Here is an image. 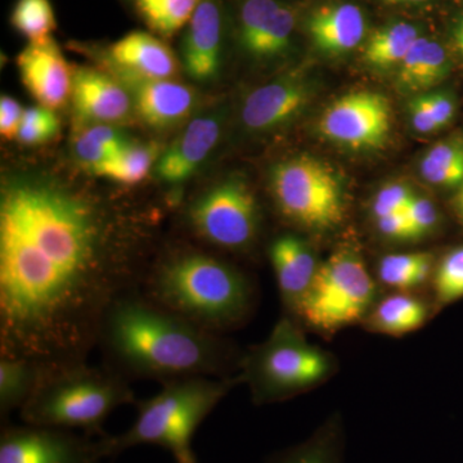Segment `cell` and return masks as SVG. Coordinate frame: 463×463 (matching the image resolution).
<instances>
[{
	"label": "cell",
	"instance_id": "26",
	"mask_svg": "<svg viewBox=\"0 0 463 463\" xmlns=\"http://www.w3.org/2000/svg\"><path fill=\"white\" fill-rule=\"evenodd\" d=\"M130 143L125 133L112 124H87L75 133L72 148L78 160L93 170L120 154Z\"/></svg>",
	"mask_w": 463,
	"mask_h": 463
},
{
	"label": "cell",
	"instance_id": "6",
	"mask_svg": "<svg viewBox=\"0 0 463 463\" xmlns=\"http://www.w3.org/2000/svg\"><path fill=\"white\" fill-rule=\"evenodd\" d=\"M332 359L283 318L264 343L242 356L241 373L257 404L285 401L315 388L332 373Z\"/></svg>",
	"mask_w": 463,
	"mask_h": 463
},
{
	"label": "cell",
	"instance_id": "21",
	"mask_svg": "<svg viewBox=\"0 0 463 463\" xmlns=\"http://www.w3.org/2000/svg\"><path fill=\"white\" fill-rule=\"evenodd\" d=\"M307 32L323 53L339 56L354 50L364 41V12L352 3L323 5L310 14Z\"/></svg>",
	"mask_w": 463,
	"mask_h": 463
},
{
	"label": "cell",
	"instance_id": "34",
	"mask_svg": "<svg viewBox=\"0 0 463 463\" xmlns=\"http://www.w3.org/2000/svg\"><path fill=\"white\" fill-rule=\"evenodd\" d=\"M60 118L54 109L39 105L24 109L16 141L25 146H39L52 141L60 133Z\"/></svg>",
	"mask_w": 463,
	"mask_h": 463
},
{
	"label": "cell",
	"instance_id": "1",
	"mask_svg": "<svg viewBox=\"0 0 463 463\" xmlns=\"http://www.w3.org/2000/svg\"><path fill=\"white\" fill-rule=\"evenodd\" d=\"M102 201L23 175L0 192V356L50 367L88 361L103 317L146 268Z\"/></svg>",
	"mask_w": 463,
	"mask_h": 463
},
{
	"label": "cell",
	"instance_id": "36",
	"mask_svg": "<svg viewBox=\"0 0 463 463\" xmlns=\"http://www.w3.org/2000/svg\"><path fill=\"white\" fill-rule=\"evenodd\" d=\"M405 214L412 225L414 239L428 236L437 230L439 225V212L430 199L414 194L413 200L405 209Z\"/></svg>",
	"mask_w": 463,
	"mask_h": 463
},
{
	"label": "cell",
	"instance_id": "39",
	"mask_svg": "<svg viewBox=\"0 0 463 463\" xmlns=\"http://www.w3.org/2000/svg\"><path fill=\"white\" fill-rule=\"evenodd\" d=\"M377 227L383 236L392 240L414 239L412 225L405 212L376 219Z\"/></svg>",
	"mask_w": 463,
	"mask_h": 463
},
{
	"label": "cell",
	"instance_id": "11",
	"mask_svg": "<svg viewBox=\"0 0 463 463\" xmlns=\"http://www.w3.org/2000/svg\"><path fill=\"white\" fill-rule=\"evenodd\" d=\"M392 128V108L383 94L358 90L331 103L319 118L326 138L353 149L376 148Z\"/></svg>",
	"mask_w": 463,
	"mask_h": 463
},
{
	"label": "cell",
	"instance_id": "28",
	"mask_svg": "<svg viewBox=\"0 0 463 463\" xmlns=\"http://www.w3.org/2000/svg\"><path fill=\"white\" fill-rule=\"evenodd\" d=\"M157 160V146L130 143L120 154L94 167L91 172L118 184L134 185L147 178L149 170L156 165Z\"/></svg>",
	"mask_w": 463,
	"mask_h": 463
},
{
	"label": "cell",
	"instance_id": "31",
	"mask_svg": "<svg viewBox=\"0 0 463 463\" xmlns=\"http://www.w3.org/2000/svg\"><path fill=\"white\" fill-rule=\"evenodd\" d=\"M203 0H136L149 29L164 38L187 26Z\"/></svg>",
	"mask_w": 463,
	"mask_h": 463
},
{
	"label": "cell",
	"instance_id": "7",
	"mask_svg": "<svg viewBox=\"0 0 463 463\" xmlns=\"http://www.w3.org/2000/svg\"><path fill=\"white\" fill-rule=\"evenodd\" d=\"M373 298L374 283L364 259L344 246L319 265L297 313L312 327L334 332L364 318Z\"/></svg>",
	"mask_w": 463,
	"mask_h": 463
},
{
	"label": "cell",
	"instance_id": "19",
	"mask_svg": "<svg viewBox=\"0 0 463 463\" xmlns=\"http://www.w3.org/2000/svg\"><path fill=\"white\" fill-rule=\"evenodd\" d=\"M109 67L147 79H172L178 71V60L169 47L148 33L133 32L109 45Z\"/></svg>",
	"mask_w": 463,
	"mask_h": 463
},
{
	"label": "cell",
	"instance_id": "25",
	"mask_svg": "<svg viewBox=\"0 0 463 463\" xmlns=\"http://www.w3.org/2000/svg\"><path fill=\"white\" fill-rule=\"evenodd\" d=\"M419 38L420 30L412 24H390L368 39L364 50V61L377 69L399 66Z\"/></svg>",
	"mask_w": 463,
	"mask_h": 463
},
{
	"label": "cell",
	"instance_id": "3",
	"mask_svg": "<svg viewBox=\"0 0 463 463\" xmlns=\"http://www.w3.org/2000/svg\"><path fill=\"white\" fill-rule=\"evenodd\" d=\"M139 292L167 312L222 335L251 315L255 289L239 268L201 250H178L146 268Z\"/></svg>",
	"mask_w": 463,
	"mask_h": 463
},
{
	"label": "cell",
	"instance_id": "42",
	"mask_svg": "<svg viewBox=\"0 0 463 463\" xmlns=\"http://www.w3.org/2000/svg\"><path fill=\"white\" fill-rule=\"evenodd\" d=\"M455 207L457 214H458L463 222V183L459 185V191L455 199Z\"/></svg>",
	"mask_w": 463,
	"mask_h": 463
},
{
	"label": "cell",
	"instance_id": "14",
	"mask_svg": "<svg viewBox=\"0 0 463 463\" xmlns=\"http://www.w3.org/2000/svg\"><path fill=\"white\" fill-rule=\"evenodd\" d=\"M295 14L279 0H245L239 14L240 43L258 58L276 57L288 50Z\"/></svg>",
	"mask_w": 463,
	"mask_h": 463
},
{
	"label": "cell",
	"instance_id": "37",
	"mask_svg": "<svg viewBox=\"0 0 463 463\" xmlns=\"http://www.w3.org/2000/svg\"><path fill=\"white\" fill-rule=\"evenodd\" d=\"M24 109L18 100L9 96L0 99V134L7 141L17 138L23 120Z\"/></svg>",
	"mask_w": 463,
	"mask_h": 463
},
{
	"label": "cell",
	"instance_id": "5",
	"mask_svg": "<svg viewBox=\"0 0 463 463\" xmlns=\"http://www.w3.org/2000/svg\"><path fill=\"white\" fill-rule=\"evenodd\" d=\"M128 403H136L129 381L103 364L83 362L48 368L20 417L29 425L103 437L109 414Z\"/></svg>",
	"mask_w": 463,
	"mask_h": 463
},
{
	"label": "cell",
	"instance_id": "33",
	"mask_svg": "<svg viewBox=\"0 0 463 463\" xmlns=\"http://www.w3.org/2000/svg\"><path fill=\"white\" fill-rule=\"evenodd\" d=\"M432 282L439 307L449 306L463 298V245L441 258L435 267Z\"/></svg>",
	"mask_w": 463,
	"mask_h": 463
},
{
	"label": "cell",
	"instance_id": "18",
	"mask_svg": "<svg viewBox=\"0 0 463 463\" xmlns=\"http://www.w3.org/2000/svg\"><path fill=\"white\" fill-rule=\"evenodd\" d=\"M309 87L297 78L265 84L246 97L241 120L251 132H269L294 118L310 99Z\"/></svg>",
	"mask_w": 463,
	"mask_h": 463
},
{
	"label": "cell",
	"instance_id": "10",
	"mask_svg": "<svg viewBox=\"0 0 463 463\" xmlns=\"http://www.w3.org/2000/svg\"><path fill=\"white\" fill-rule=\"evenodd\" d=\"M99 438L7 423L0 434V463H100L106 456Z\"/></svg>",
	"mask_w": 463,
	"mask_h": 463
},
{
	"label": "cell",
	"instance_id": "20",
	"mask_svg": "<svg viewBox=\"0 0 463 463\" xmlns=\"http://www.w3.org/2000/svg\"><path fill=\"white\" fill-rule=\"evenodd\" d=\"M269 258L282 300L297 312L321 264L317 263L315 252L306 241L295 234L274 240Z\"/></svg>",
	"mask_w": 463,
	"mask_h": 463
},
{
	"label": "cell",
	"instance_id": "15",
	"mask_svg": "<svg viewBox=\"0 0 463 463\" xmlns=\"http://www.w3.org/2000/svg\"><path fill=\"white\" fill-rule=\"evenodd\" d=\"M72 105L85 124H115L129 118L134 103L129 90L115 76L79 67L72 76Z\"/></svg>",
	"mask_w": 463,
	"mask_h": 463
},
{
	"label": "cell",
	"instance_id": "13",
	"mask_svg": "<svg viewBox=\"0 0 463 463\" xmlns=\"http://www.w3.org/2000/svg\"><path fill=\"white\" fill-rule=\"evenodd\" d=\"M115 78L129 90L134 109L148 127L172 128L188 118L196 105L194 90L172 79L139 78L118 71Z\"/></svg>",
	"mask_w": 463,
	"mask_h": 463
},
{
	"label": "cell",
	"instance_id": "24",
	"mask_svg": "<svg viewBox=\"0 0 463 463\" xmlns=\"http://www.w3.org/2000/svg\"><path fill=\"white\" fill-rule=\"evenodd\" d=\"M429 307L410 294H395L380 301L365 318L368 328L389 336H403L428 321Z\"/></svg>",
	"mask_w": 463,
	"mask_h": 463
},
{
	"label": "cell",
	"instance_id": "9",
	"mask_svg": "<svg viewBox=\"0 0 463 463\" xmlns=\"http://www.w3.org/2000/svg\"><path fill=\"white\" fill-rule=\"evenodd\" d=\"M185 222L203 242L227 251H243L258 237L257 197L245 182L227 179L192 201L185 210Z\"/></svg>",
	"mask_w": 463,
	"mask_h": 463
},
{
	"label": "cell",
	"instance_id": "27",
	"mask_svg": "<svg viewBox=\"0 0 463 463\" xmlns=\"http://www.w3.org/2000/svg\"><path fill=\"white\" fill-rule=\"evenodd\" d=\"M268 463H343V431L330 421L312 438L272 457Z\"/></svg>",
	"mask_w": 463,
	"mask_h": 463
},
{
	"label": "cell",
	"instance_id": "23",
	"mask_svg": "<svg viewBox=\"0 0 463 463\" xmlns=\"http://www.w3.org/2000/svg\"><path fill=\"white\" fill-rule=\"evenodd\" d=\"M50 365L18 356H0V416L3 421L33 397Z\"/></svg>",
	"mask_w": 463,
	"mask_h": 463
},
{
	"label": "cell",
	"instance_id": "17",
	"mask_svg": "<svg viewBox=\"0 0 463 463\" xmlns=\"http://www.w3.org/2000/svg\"><path fill=\"white\" fill-rule=\"evenodd\" d=\"M185 29L182 62L194 80H213L219 74L223 44V14L218 0H203Z\"/></svg>",
	"mask_w": 463,
	"mask_h": 463
},
{
	"label": "cell",
	"instance_id": "35",
	"mask_svg": "<svg viewBox=\"0 0 463 463\" xmlns=\"http://www.w3.org/2000/svg\"><path fill=\"white\" fill-rule=\"evenodd\" d=\"M414 194L407 184L403 183H392L385 185L376 194L373 203L374 218L403 213L413 200Z\"/></svg>",
	"mask_w": 463,
	"mask_h": 463
},
{
	"label": "cell",
	"instance_id": "12",
	"mask_svg": "<svg viewBox=\"0 0 463 463\" xmlns=\"http://www.w3.org/2000/svg\"><path fill=\"white\" fill-rule=\"evenodd\" d=\"M17 67L21 80L39 105L56 111L71 97L74 71L53 38L29 43L17 56Z\"/></svg>",
	"mask_w": 463,
	"mask_h": 463
},
{
	"label": "cell",
	"instance_id": "41",
	"mask_svg": "<svg viewBox=\"0 0 463 463\" xmlns=\"http://www.w3.org/2000/svg\"><path fill=\"white\" fill-rule=\"evenodd\" d=\"M452 35L456 48L463 57V17L457 21L455 27H453Z\"/></svg>",
	"mask_w": 463,
	"mask_h": 463
},
{
	"label": "cell",
	"instance_id": "43",
	"mask_svg": "<svg viewBox=\"0 0 463 463\" xmlns=\"http://www.w3.org/2000/svg\"><path fill=\"white\" fill-rule=\"evenodd\" d=\"M385 2L395 3V5H397V3H422L426 2V0H385Z\"/></svg>",
	"mask_w": 463,
	"mask_h": 463
},
{
	"label": "cell",
	"instance_id": "30",
	"mask_svg": "<svg viewBox=\"0 0 463 463\" xmlns=\"http://www.w3.org/2000/svg\"><path fill=\"white\" fill-rule=\"evenodd\" d=\"M421 175L440 187H457L463 183V141L448 139L435 145L423 156Z\"/></svg>",
	"mask_w": 463,
	"mask_h": 463
},
{
	"label": "cell",
	"instance_id": "22",
	"mask_svg": "<svg viewBox=\"0 0 463 463\" xmlns=\"http://www.w3.org/2000/svg\"><path fill=\"white\" fill-rule=\"evenodd\" d=\"M450 67L446 48L420 36L399 65V87L407 91L429 90L449 75Z\"/></svg>",
	"mask_w": 463,
	"mask_h": 463
},
{
	"label": "cell",
	"instance_id": "8",
	"mask_svg": "<svg viewBox=\"0 0 463 463\" xmlns=\"http://www.w3.org/2000/svg\"><path fill=\"white\" fill-rule=\"evenodd\" d=\"M270 188L279 213L307 230H331L343 221V187L318 158L303 155L282 161L274 166Z\"/></svg>",
	"mask_w": 463,
	"mask_h": 463
},
{
	"label": "cell",
	"instance_id": "38",
	"mask_svg": "<svg viewBox=\"0 0 463 463\" xmlns=\"http://www.w3.org/2000/svg\"><path fill=\"white\" fill-rule=\"evenodd\" d=\"M421 97L434 118L435 123L438 124L439 129L452 121L453 116L456 114V102L449 93L437 91V93L425 94Z\"/></svg>",
	"mask_w": 463,
	"mask_h": 463
},
{
	"label": "cell",
	"instance_id": "4",
	"mask_svg": "<svg viewBox=\"0 0 463 463\" xmlns=\"http://www.w3.org/2000/svg\"><path fill=\"white\" fill-rule=\"evenodd\" d=\"M241 383L243 377L240 373L231 377H187L161 383L163 389L156 395L136 402V421L127 431L99 438L106 458L149 444L166 449L175 463H197L192 447L197 429Z\"/></svg>",
	"mask_w": 463,
	"mask_h": 463
},
{
	"label": "cell",
	"instance_id": "16",
	"mask_svg": "<svg viewBox=\"0 0 463 463\" xmlns=\"http://www.w3.org/2000/svg\"><path fill=\"white\" fill-rule=\"evenodd\" d=\"M223 118L219 114L197 116L181 136L158 157L155 174L167 184L190 179L205 163L222 136Z\"/></svg>",
	"mask_w": 463,
	"mask_h": 463
},
{
	"label": "cell",
	"instance_id": "2",
	"mask_svg": "<svg viewBox=\"0 0 463 463\" xmlns=\"http://www.w3.org/2000/svg\"><path fill=\"white\" fill-rule=\"evenodd\" d=\"M96 347L102 364L129 383L231 377L242 364V356L221 335L167 312L139 289L109 307Z\"/></svg>",
	"mask_w": 463,
	"mask_h": 463
},
{
	"label": "cell",
	"instance_id": "40",
	"mask_svg": "<svg viewBox=\"0 0 463 463\" xmlns=\"http://www.w3.org/2000/svg\"><path fill=\"white\" fill-rule=\"evenodd\" d=\"M410 114L412 118V125L417 132L421 134H431L439 130L438 124L435 123L428 106L423 102L422 97H417L411 100Z\"/></svg>",
	"mask_w": 463,
	"mask_h": 463
},
{
	"label": "cell",
	"instance_id": "29",
	"mask_svg": "<svg viewBox=\"0 0 463 463\" xmlns=\"http://www.w3.org/2000/svg\"><path fill=\"white\" fill-rule=\"evenodd\" d=\"M434 267L430 252L392 254L380 261L379 276L389 288L407 289L428 281Z\"/></svg>",
	"mask_w": 463,
	"mask_h": 463
},
{
	"label": "cell",
	"instance_id": "32",
	"mask_svg": "<svg viewBox=\"0 0 463 463\" xmlns=\"http://www.w3.org/2000/svg\"><path fill=\"white\" fill-rule=\"evenodd\" d=\"M11 24L29 43H43L53 38L56 16L50 0H17Z\"/></svg>",
	"mask_w": 463,
	"mask_h": 463
}]
</instances>
